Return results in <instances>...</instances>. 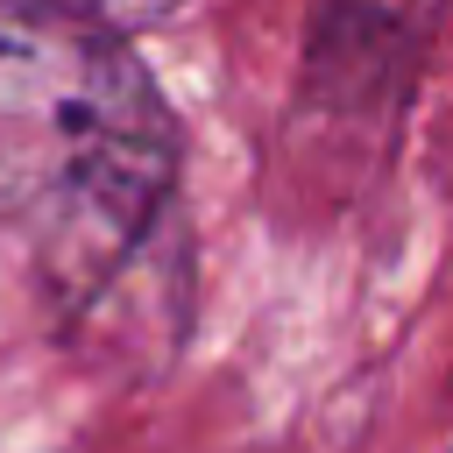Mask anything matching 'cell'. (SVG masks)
<instances>
[{
    "label": "cell",
    "mask_w": 453,
    "mask_h": 453,
    "mask_svg": "<svg viewBox=\"0 0 453 453\" xmlns=\"http://www.w3.org/2000/svg\"><path fill=\"white\" fill-rule=\"evenodd\" d=\"M177 113L127 35L0 0V226L71 297H106L177 198Z\"/></svg>",
    "instance_id": "6da1fadb"
},
{
    "label": "cell",
    "mask_w": 453,
    "mask_h": 453,
    "mask_svg": "<svg viewBox=\"0 0 453 453\" xmlns=\"http://www.w3.org/2000/svg\"><path fill=\"white\" fill-rule=\"evenodd\" d=\"M453 0H319L283 99V177L311 212L361 205L418 106Z\"/></svg>",
    "instance_id": "7a4b0ae2"
},
{
    "label": "cell",
    "mask_w": 453,
    "mask_h": 453,
    "mask_svg": "<svg viewBox=\"0 0 453 453\" xmlns=\"http://www.w3.org/2000/svg\"><path fill=\"white\" fill-rule=\"evenodd\" d=\"M57 7H71V14H85V21L113 28V35H134V28H156V21L184 14L191 0H57Z\"/></svg>",
    "instance_id": "3957f363"
}]
</instances>
